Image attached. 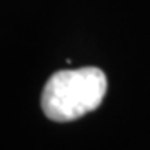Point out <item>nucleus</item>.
Segmentation results:
<instances>
[{"label": "nucleus", "mask_w": 150, "mask_h": 150, "mask_svg": "<svg viewBox=\"0 0 150 150\" xmlns=\"http://www.w3.org/2000/svg\"><path fill=\"white\" fill-rule=\"evenodd\" d=\"M107 92V77L97 67L55 72L42 92V110L50 120L70 122L95 110Z\"/></svg>", "instance_id": "1"}]
</instances>
